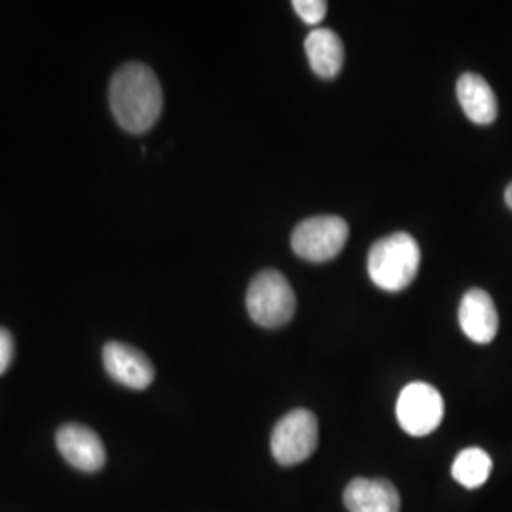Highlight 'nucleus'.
I'll return each mask as SVG.
<instances>
[{
  "instance_id": "1",
  "label": "nucleus",
  "mask_w": 512,
  "mask_h": 512,
  "mask_svg": "<svg viewBox=\"0 0 512 512\" xmlns=\"http://www.w3.org/2000/svg\"><path fill=\"white\" fill-rule=\"evenodd\" d=\"M109 103L118 126L137 135L158 122L164 109V92L150 67L126 63L110 80Z\"/></svg>"
},
{
  "instance_id": "2",
  "label": "nucleus",
  "mask_w": 512,
  "mask_h": 512,
  "mask_svg": "<svg viewBox=\"0 0 512 512\" xmlns=\"http://www.w3.org/2000/svg\"><path fill=\"white\" fill-rule=\"evenodd\" d=\"M420 262L418 241L404 232H399L372 245L366 266L376 287L387 293H399L414 281Z\"/></svg>"
},
{
  "instance_id": "3",
  "label": "nucleus",
  "mask_w": 512,
  "mask_h": 512,
  "mask_svg": "<svg viewBox=\"0 0 512 512\" xmlns=\"http://www.w3.org/2000/svg\"><path fill=\"white\" fill-rule=\"evenodd\" d=\"M245 302L251 319L264 329L285 327L296 311V296L291 283L275 270H264L255 275Z\"/></svg>"
},
{
  "instance_id": "4",
  "label": "nucleus",
  "mask_w": 512,
  "mask_h": 512,
  "mask_svg": "<svg viewBox=\"0 0 512 512\" xmlns=\"http://www.w3.org/2000/svg\"><path fill=\"white\" fill-rule=\"evenodd\" d=\"M349 238L348 222L340 217H311L294 228L291 245L308 262H329L342 253Z\"/></svg>"
},
{
  "instance_id": "5",
  "label": "nucleus",
  "mask_w": 512,
  "mask_h": 512,
  "mask_svg": "<svg viewBox=\"0 0 512 512\" xmlns=\"http://www.w3.org/2000/svg\"><path fill=\"white\" fill-rule=\"evenodd\" d=\"M319 442V423L315 414L298 408L281 418L272 433V456L277 463L289 467L311 458Z\"/></svg>"
},
{
  "instance_id": "6",
  "label": "nucleus",
  "mask_w": 512,
  "mask_h": 512,
  "mask_svg": "<svg viewBox=\"0 0 512 512\" xmlns=\"http://www.w3.org/2000/svg\"><path fill=\"white\" fill-rule=\"evenodd\" d=\"M397 420L408 435H431L444 418V399L433 385L425 382L408 384L397 399Z\"/></svg>"
},
{
  "instance_id": "7",
  "label": "nucleus",
  "mask_w": 512,
  "mask_h": 512,
  "mask_svg": "<svg viewBox=\"0 0 512 512\" xmlns=\"http://www.w3.org/2000/svg\"><path fill=\"white\" fill-rule=\"evenodd\" d=\"M55 444L67 463L82 473H97L107 463V450L99 435L80 423H65L57 429Z\"/></svg>"
},
{
  "instance_id": "8",
  "label": "nucleus",
  "mask_w": 512,
  "mask_h": 512,
  "mask_svg": "<svg viewBox=\"0 0 512 512\" xmlns=\"http://www.w3.org/2000/svg\"><path fill=\"white\" fill-rule=\"evenodd\" d=\"M103 366L116 384L143 391L154 382V365L147 355L124 342H109L103 348Z\"/></svg>"
},
{
  "instance_id": "9",
  "label": "nucleus",
  "mask_w": 512,
  "mask_h": 512,
  "mask_svg": "<svg viewBox=\"0 0 512 512\" xmlns=\"http://www.w3.org/2000/svg\"><path fill=\"white\" fill-rule=\"evenodd\" d=\"M459 325L469 340L490 344L499 329V317L492 296L482 289H471L459 306Z\"/></svg>"
},
{
  "instance_id": "10",
  "label": "nucleus",
  "mask_w": 512,
  "mask_h": 512,
  "mask_svg": "<svg viewBox=\"0 0 512 512\" xmlns=\"http://www.w3.org/2000/svg\"><path fill=\"white\" fill-rule=\"evenodd\" d=\"M349 512H401V497L389 480L355 478L344 492Z\"/></svg>"
},
{
  "instance_id": "11",
  "label": "nucleus",
  "mask_w": 512,
  "mask_h": 512,
  "mask_svg": "<svg viewBox=\"0 0 512 512\" xmlns=\"http://www.w3.org/2000/svg\"><path fill=\"white\" fill-rule=\"evenodd\" d=\"M304 48H306L311 69L317 76L330 80L342 71L346 50H344L342 38L338 37L334 31L325 27L313 29L304 42Z\"/></svg>"
},
{
  "instance_id": "12",
  "label": "nucleus",
  "mask_w": 512,
  "mask_h": 512,
  "mask_svg": "<svg viewBox=\"0 0 512 512\" xmlns=\"http://www.w3.org/2000/svg\"><path fill=\"white\" fill-rule=\"evenodd\" d=\"M459 105L478 126H488L497 118V99L490 84L475 73L463 74L456 86Z\"/></svg>"
},
{
  "instance_id": "13",
  "label": "nucleus",
  "mask_w": 512,
  "mask_h": 512,
  "mask_svg": "<svg viewBox=\"0 0 512 512\" xmlns=\"http://www.w3.org/2000/svg\"><path fill=\"white\" fill-rule=\"evenodd\" d=\"M492 475V458L480 448H467L452 465V476L467 490H476Z\"/></svg>"
},
{
  "instance_id": "14",
  "label": "nucleus",
  "mask_w": 512,
  "mask_h": 512,
  "mask_svg": "<svg viewBox=\"0 0 512 512\" xmlns=\"http://www.w3.org/2000/svg\"><path fill=\"white\" fill-rule=\"evenodd\" d=\"M294 12L308 25H317L327 16L325 0H294Z\"/></svg>"
},
{
  "instance_id": "15",
  "label": "nucleus",
  "mask_w": 512,
  "mask_h": 512,
  "mask_svg": "<svg viewBox=\"0 0 512 512\" xmlns=\"http://www.w3.org/2000/svg\"><path fill=\"white\" fill-rule=\"evenodd\" d=\"M14 351H16L14 336L10 334V330L0 327V376L12 365Z\"/></svg>"
},
{
  "instance_id": "16",
  "label": "nucleus",
  "mask_w": 512,
  "mask_h": 512,
  "mask_svg": "<svg viewBox=\"0 0 512 512\" xmlns=\"http://www.w3.org/2000/svg\"><path fill=\"white\" fill-rule=\"evenodd\" d=\"M505 202L512 209V183L509 184V188H507V192H505Z\"/></svg>"
}]
</instances>
